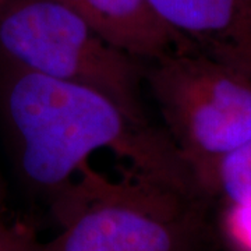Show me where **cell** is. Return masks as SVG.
<instances>
[{
	"instance_id": "30bf717a",
	"label": "cell",
	"mask_w": 251,
	"mask_h": 251,
	"mask_svg": "<svg viewBox=\"0 0 251 251\" xmlns=\"http://www.w3.org/2000/svg\"><path fill=\"white\" fill-rule=\"evenodd\" d=\"M18 230H20V227H10L0 221V251H3L9 246L10 242L18 233Z\"/></svg>"
},
{
	"instance_id": "277c9868",
	"label": "cell",
	"mask_w": 251,
	"mask_h": 251,
	"mask_svg": "<svg viewBox=\"0 0 251 251\" xmlns=\"http://www.w3.org/2000/svg\"><path fill=\"white\" fill-rule=\"evenodd\" d=\"M144 84L196 181L209 162L251 140V77L187 42L144 63Z\"/></svg>"
},
{
	"instance_id": "ba28073f",
	"label": "cell",
	"mask_w": 251,
	"mask_h": 251,
	"mask_svg": "<svg viewBox=\"0 0 251 251\" xmlns=\"http://www.w3.org/2000/svg\"><path fill=\"white\" fill-rule=\"evenodd\" d=\"M221 229L232 251H251V205H225Z\"/></svg>"
},
{
	"instance_id": "9c48e42d",
	"label": "cell",
	"mask_w": 251,
	"mask_h": 251,
	"mask_svg": "<svg viewBox=\"0 0 251 251\" xmlns=\"http://www.w3.org/2000/svg\"><path fill=\"white\" fill-rule=\"evenodd\" d=\"M3 251H42V243L38 242L28 230L20 229L16 237Z\"/></svg>"
},
{
	"instance_id": "52a82bcc",
	"label": "cell",
	"mask_w": 251,
	"mask_h": 251,
	"mask_svg": "<svg viewBox=\"0 0 251 251\" xmlns=\"http://www.w3.org/2000/svg\"><path fill=\"white\" fill-rule=\"evenodd\" d=\"M202 196L225 205H251V140L209 162L198 172Z\"/></svg>"
},
{
	"instance_id": "7a4b0ae2",
	"label": "cell",
	"mask_w": 251,
	"mask_h": 251,
	"mask_svg": "<svg viewBox=\"0 0 251 251\" xmlns=\"http://www.w3.org/2000/svg\"><path fill=\"white\" fill-rule=\"evenodd\" d=\"M80 183L56 196L62 224L42 251H194L205 232L208 201L130 171L112 181L81 169Z\"/></svg>"
},
{
	"instance_id": "6da1fadb",
	"label": "cell",
	"mask_w": 251,
	"mask_h": 251,
	"mask_svg": "<svg viewBox=\"0 0 251 251\" xmlns=\"http://www.w3.org/2000/svg\"><path fill=\"white\" fill-rule=\"evenodd\" d=\"M0 115L18 172L29 186L62 193L97 151L130 171L205 200L165 130L140 123L98 91L54 80L0 56Z\"/></svg>"
},
{
	"instance_id": "8992f818",
	"label": "cell",
	"mask_w": 251,
	"mask_h": 251,
	"mask_svg": "<svg viewBox=\"0 0 251 251\" xmlns=\"http://www.w3.org/2000/svg\"><path fill=\"white\" fill-rule=\"evenodd\" d=\"M108 42L150 62L186 41L165 27L145 0H60Z\"/></svg>"
},
{
	"instance_id": "8fae6325",
	"label": "cell",
	"mask_w": 251,
	"mask_h": 251,
	"mask_svg": "<svg viewBox=\"0 0 251 251\" xmlns=\"http://www.w3.org/2000/svg\"><path fill=\"white\" fill-rule=\"evenodd\" d=\"M0 205H1V193H0Z\"/></svg>"
},
{
	"instance_id": "3957f363",
	"label": "cell",
	"mask_w": 251,
	"mask_h": 251,
	"mask_svg": "<svg viewBox=\"0 0 251 251\" xmlns=\"http://www.w3.org/2000/svg\"><path fill=\"white\" fill-rule=\"evenodd\" d=\"M0 56L50 77L106 95L148 125L144 62L108 42L60 0H0Z\"/></svg>"
},
{
	"instance_id": "5b68a950",
	"label": "cell",
	"mask_w": 251,
	"mask_h": 251,
	"mask_svg": "<svg viewBox=\"0 0 251 251\" xmlns=\"http://www.w3.org/2000/svg\"><path fill=\"white\" fill-rule=\"evenodd\" d=\"M145 1L180 39L251 77V0Z\"/></svg>"
}]
</instances>
